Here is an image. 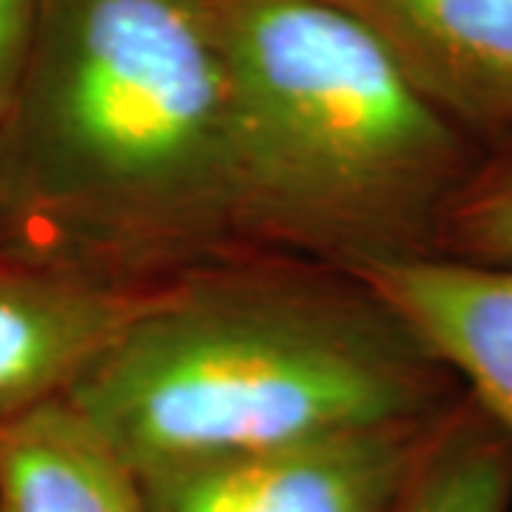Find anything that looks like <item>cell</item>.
I'll return each instance as SVG.
<instances>
[{
  "label": "cell",
  "mask_w": 512,
  "mask_h": 512,
  "mask_svg": "<svg viewBox=\"0 0 512 512\" xmlns=\"http://www.w3.org/2000/svg\"><path fill=\"white\" fill-rule=\"evenodd\" d=\"M0 254L143 288L251 254L202 0H43L0 117Z\"/></svg>",
  "instance_id": "1"
},
{
  "label": "cell",
  "mask_w": 512,
  "mask_h": 512,
  "mask_svg": "<svg viewBox=\"0 0 512 512\" xmlns=\"http://www.w3.org/2000/svg\"><path fill=\"white\" fill-rule=\"evenodd\" d=\"M461 396L359 276L251 251L171 282L66 402L148 478L430 419Z\"/></svg>",
  "instance_id": "2"
},
{
  "label": "cell",
  "mask_w": 512,
  "mask_h": 512,
  "mask_svg": "<svg viewBox=\"0 0 512 512\" xmlns=\"http://www.w3.org/2000/svg\"><path fill=\"white\" fill-rule=\"evenodd\" d=\"M239 245L336 271L436 254L487 154L330 0H202Z\"/></svg>",
  "instance_id": "3"
},
{
  "label": "cell",
  "mask_w": 512,
  "mask_h": 512,
  "mask_svg": "<svg viewBox=\"0 0 512 512\" xmlns=\"http://www.w3.org/2000/svg\"><path fill=\"white\" fill-rule=\"evenodd\" d=\"M444 413L148 476V512H390Z\"/></svg>",
  "instance_id": "4"
},
{
  "label": "cell",
  "mask_w": 512,
  "mask_h": 512,
  "mask_svg": "<svg viewBox=\"0 0 512 512\" xmlns=\"http://www.w3.org/2000/svg\"><path fill=\"white\" fill-rule=\"evenodd\" d=\"M168 285H120L0 254V421L66 399Z\"/></svg>",
  "instance_id": "5"
},
{
  "label": "cell",
  "mask_w": 512,
  "mask_h": 512,
  "mask_svg": "<svg viewBox=\"0 0 512 512\" xmlns=\"http://www.w3.org/2000/svg\"><path fill=\"white\" fill-rule=\"evenodd\" d=\"M487 157L512 154V0H330Z\"/></svg>",
  "instance_id": "6"
},
{
  "label": "cell",
  "mask_w": 512,
  "mask_h": 512,
  "mask_svg": "<svg viewBox=\"0 0 512 512\" xmlns=\"http://www.w3.org/2000/svg\"><path fill=\"white\" fill-rule=\"evenodd\" d=\"M512 444V265L424 254L353 271Z\"/></svg>",
  "instance_id": "7"
},
{
  "label": "cell",
  "mask_w": 512,
  "mask_h": 512,
  "mask_svg": "<svg viewBox=\"0 0 512 512\" xmlns=\"http://www.w3.org/2000/svg\"><path fill=\"white\" fill-rule=\"evenodd\" d=\"M0 512H148L140 473L72 402L0 421Z\"/></svg>",
  "instance_id": "8"
},
{
  "label": "cell",
  "mask_w": 512,
  "mask_h": 512,
  "mask_svg": "<svg viewBox=\"0 0 512 512\" xmlns=\"http://www.w3.org/2000/svg\"><path fill=\"white\" fill-rule=\"evenodd\" d=\"M512 444L464 393L390 512H510Z\"/></svg>",
  "instance_id": "9"
},
{
  "label": "cell",
  "mask_w": 512,
  "mask_h": 512,
  "mask_svg": "<svg viewBox=\"0 0 512 512\" xmlns=\"http://www.w3.org/2000/svg\"><path fill=\"white\" fill-rule=\"evenodd\" d=\"M436 254L512 265V154L487 157L441 225Z\"/></svg>",
  "instance_id": "10"
},
{
  "label": "cell",
  "mask_w": 512,
  "mask_h": 512,
  "mask_svg": "<svg viewBox=\"0 0 512 512\" xmlns=\"http://www.w3.org/2000/svg\"><path fill=\"white\" fill-rule=\"evenodd\" d=\"M43 0H0V117L6 114L40 20Z\"/></svg>",
  "instance_id": "11"
}]
</instances>
